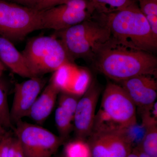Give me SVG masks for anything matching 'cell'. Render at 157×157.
Here are the masks:
<instances>
[{"instance_id":"1","label":"cell","mask_w":157,"mask_h":157,"mask_svg":"<svg viewBox=\"0 0 157 157\" xmlns=\"http://www.w3.org/2000/svg\"><path fill=\"white\" fill-rule=\"evenodd\" d=\"M93 61L98 71L119 83L140 75L157 76V59L151 52L117 45L109 39Z\"/></svg>"},{"instance_id":"2","label":"cell","mask_w":157,"mask_h":157,"mask_svg":"<svg viewBox=\"0 0 157 157\" xmlns=\"http://www.w3.org/2000/svg\"><path fill=\"white\" fill-rule=\"evenodd\" d=\"M100 14L108 26L109 40L113 43L150 52L156 49L157 37L137 3L115 12Z\"/></svg>"},{"instance_id":"3","label":"cell","mask_w":157,"mask_h":157,"mask_svg":"<svg viewBox=\"0 0 157 157\" xmlns=\"http://www.w3.org/2000/svg\"><path fill=\"white\" fill-rule=\"evenodd\" d=\"M57 38L62 42L72 63L79 59H94L101 47L110 39V32L101 14L67 29L57 31Z\"/></svg>"},{"instance_id":"4","label":"cell","mask_w":157,"mask_h":157,"mask_svg":"<svg viewBox=\"0 0 157 157\" xmlns=\"http://www.w3.org/2000/svg\"><path fill=\"white\" fill-rule=\"evenodd\" d=\"M21 53L33 76L53 73L63 65L72 63L62 42L55 36L32 38Z\"/></svg>"},{"instance_id":"5","label":"cell","mask_w":157,"mask_h":157,"mask_svg":"<svg viewBox=\"0 0 157 157\" xmlns=\"http://www.w3.org/2000/svg\"><path fill=\"white\" fill-rule=\"evenodd\" d=\"M42 29L40 11L0 0V36L13 43Z\"/></svg>"},{"instance_id":"6","label":"cell","mask_w":157,"mask_h":157,"mask_svg":"<svg viewBox=\"0 0 157 157\" xmlns=\"http://www.w3.org/2000/svg\"><path fill=\"white\" fill-rule=\"evenodd\" d=\"M137 107L119 84L109 82L104 90L98 114L115 128L127 129L137 125Z\"/></svg>"},{"instance_id":"7","label":"cell","mask_w":157,"mask_h":157,"mask_svg":"<svg viewBox=\"0 0 157 157\" xmlns=\"http://www.w3.org/2000/svg\"><path fill=\"white\" fill-rule=\"evenodd\" d=\"M12 130L19 140L25 157H51L66 141L47 129L19 121Z\"/></svg>"},{"instance_id":"8","label":"cell","mask_w":157,"mask_h":157,"mask_svg":"<svg viewBox=\"0 0 157 157\" xmlns=\"http://www.w3.org/2000/svg\"><path fill=\"white\" fill-rule=\"evenodd\" d=\"M40 12L42 29H52L56 32L90 19L95 12L88 0H69Z\"/></svg>"},{"instance_id":"9","label":"cell","mask_w":157,"mask_h":157,"mask_svg":"<svg viewBox=\"0 0 157 157\" xmlns=\"http://www.w3.org/2000/svg\"><path fill=\"white\" fill-rule=\"evenodd\" d=\"M87 141L92 157H127L134 148L126 129L94 128Z\"/></svg>"},{"instance_id":"10","label":"cell","mask_w":157,"mask_h":157,"mask_svg":"<svg viewBox=\"0 0 157 157\" xmlns=\"http://www.w3.org/2000/svg\"><path fill=\"white\" fill-rule=\"evenodd\" d=\"M101 90L95 82L80 99L73 118V131L76 138L86 140L91 134L95 118L96 107Z\"/></svg>"},{"instance_id":"11","label":"cell","mask_w":157,"mask_h":157,"mask_svg":"<svg viewBox=\"0 0 157 157\" xmlns=\"http://www.w3.org/2000/svg\"><path fill=\"white\" fill-rule=\"evenodd\" d=\"M47 80L41 76H35L15 84L10 117L13 125L27 117L39 94L45 86Z\"/></svg>"},{"instance_id":"12","label":"cell","mask_w":157,"mask_h":157,"mask_svg":"<svg viewBox=\"0 0 157 157\" xmlns=\"http://www.w3.org/2000/svg\"><path fill=\"white\" fill-rule=\"evenodd\" d=\"M153 76L140 75L120 82L140 113L152 109L157 98V83Z\"/></svg>"},{"instance_id":"13","label":"cell","mask_w":157,"mask_h":157,"mask_svg":"<svg viewBox=\"0 0 157 157\" xmlns=\"http://www.w3.org/2000/svg\"><path fill=\"white\" fill-rule=\"evenodd\" d=\"M0 59L6 67L21 77H35L29 70L21 52L18 51L13 42L1 36Z\"/></svg>"},{"instance_id":"14","label":"cell","mask_w":157,"mask_h":157,"mask_svg":"<svg viewBox=\"0 0 157 157\" xmlns=\"http://www.w3.org/2000/svg\"><path fill=\"white\" fill-rule=\"evenodd\" d=\"M60 91L50 81L37 98L28 117L39 124H43L52 112Z\"/></svg>"},{"instance_id":"15","label":"cell","mask_w":157,"mask_h":157,"mask_svg":"<svg viewBox=\"0 0 157 157\" xmlns=\"http://www.w3.org/2000/svg\"><path fill=\"white\" fill-rule=\"evenodd\" d=\"M142 125L144 128L143 137L137 146L151 157H157V118L150 112L141 114Z\"/></svg>"},{"instance_id":"16","label":"cell","mask_w":157,"mask_h":157,"mask_svg":"<svg viewBox=\"0 0 157 157\" xmlns=\"http://www.w3.org/2000/svg\"><path fill=\"white\" fill-rule=\"evenodd\" d=\"M77 68L73 63L65 64L53 72L49 81L60 92H67Z\"/></svg>"},{"instance_id":"17","label":"cell","mask_w":157,"mask_h":157,"mask_svg":"<svg viewBox=\"0 0 157 157\" xmlns=\"http://www.w3.org/2000/svg\"><path fill=\"white\" fill-rule=\"evenodd\" d=\"M95 13L107 14L119 11L137 3V0H88Z\"/></svg>"},{"instance_id":"18","label":"cell","mask_w":157,"mask_h":157,"mask_svg":"<svg viewBox=\"0 0 157 157\" xmlns=\"http://www.w3.org/2000/svg\"><path fill=\"white\" fill-rule=\"evenodd\" d=\"M90 74L88 70L78 67L67 93L81 97L91 83Z\"/></svg>"},{"instance_id":"19","label":"cell","mask_w":157,"mask_h":157,"mask_svg":"<svg viewBox=\"0 0 157 157\" xmlns=\"http://www.w3.org/2000/svg\"><path fill=\"white\" fill-rule=\"evenodd\" d=\"M73 117L58 106L55 111V120L59 137L67 140L73 131Z\"/></svg>"},{"instance_id":"20","label":"cell","mask_w":157,"mask_h":157,"mask_svg":"<svg viewBox=\"0 0 157 157\" xmlns=\"http://www.w3.org/2000/svg\"><path fill=\"white\" fill-rule=\"evenodd\" d=\"M63 157H92L87 141L76 138L65 144Z\"/></svg>"},{"instance_id":"21","label":"cell","mask_w":157,"mask_h":157,"mask_svg":"<svg viewBox=\"0 0 157 157\" xmlns=\"http://www.w3.org/2000/svg\"><path fill=\"white\" fill-rule=\"evenodd\" d=\"M141 13L147 20L151 28L157 37V0H137Z\"/></svg>"},{"instance_id":"22","label":"cell","mask_w":157,"mask_h":157,"mask_svg":"<svg viewBox=\"0 0 157 157\" xmlns=\"http://www.w3.org/2000/svg\"><path fill=\"white\" fill-rule=\"evenodd\" d=\"M0 124L6 130L13 128L10 117L6 86L0 80Z\"/></svg>"},{"instance_id":"23","label":"cell","mask_w":157,"mask_h":157,"mask_svg":"<svg viewBox=\"0 0 157 157\" xmlns=\"http://www.w3.org/2000/svg\"><path fill=\"white\" fill-rule=\"evenodd\" d=\"M81 97L67 92L59 94V106L74 117L76 106Z\"/></svg>"},{"instance_id":"24","label":"cell","mask_w":157,"mask_h":157,"mask_svg":"<svg viewBox=\"0 0 157 157\" xmlns=\"http://www.w3.org/2000/svg\"><path fill=\"white\" fill-rule=\"evenodd\" d=\"M8 157H25L20 142L15 136L11 139Z\"/></svg>"},{"instance_id":"25","label":"cell","mask_w":157,"mask_h":157,"mask_svg":"<svg viewBox=\"0 0 157 157\" xmlns=\"http://www.w3.org/2000/svg\"><path fill=\"white\" fill-rule=\"evenodd\" d=\"M69 0H42L36 9L41 11L67 2Z\"/></svg>"},{"instance_id":"26","label":"cell","mask_w":157,"mask_h":157,"mask_svg":"<svg viewBox=\"0 0 157 157\" xmlns=\"http://www.w3.org/2000/svg\"><path fill=\"white\" fill-rule=\"evenodd\" d=\"M21 6L35 9L42 0H6Z\"/></svg>"},{"instance_id":"27","label":"cell","mask_w":157,"mask_h":157,"mask_svg":"<svg viewBox=\"0 0 157 157\" xmlns=\"http://www.w3.org/2000/svg\"><path fill=\"white\" fill-rule=\"evenodd\" d=\"M134 148L135 149V151L137 152L138 157H151L147 154H146V153H145L144 152L142 151L139 148V147L137 146H135V147H134Z\"/></svg>"},{"instance_id":"28","label":"cell","mask_w":157,"mask_h":157,"mask_svg":"<svg viewBox=\"0 0 157 157\" xmlns=\"http://www.w3.org/2000/svg\"><path fill=\"white\" fill-rule=\"evenodd\" d=\"M6 70V66L1 61V59H0V78L2 75L4 71Z\"/></svg>"},{"instance_id":"29","label":"cell","mask_w":157,"mask_h":157,"mask_svg":"<svg viewBox=\"0 0 157 157\" xmlns=\"http://www.w3.org/2000/svg\"><path fill=\"white\" fill-rule=\"evenodd\" d=\"M127 157H138V155L137 154V152L134 148L132 150V151L130 153V154Z\"/></svg>"},{"instance_id":"30","label":"cell","mask_w":157,"mask_h":157,"mask_svg":"<svg viewBox=\"0 0 157 157\" xmlns=\"http://www.w3.org/2000/svg\"><path fill=\"white\" fill-rule=\"evenodd\" d=\"M8 132L7 130L0 124V137H2Z\"/></svg>"},{"instance_id":"31","label":"cell","mask_w":157,"mask_h":157,"mask_svg":"<svg viewBox=\"0 0 157 157\" xmlns=\"http://www.w3.org/2000/svg\"><path fill=\"white\" fill-rule=\"evenodd\" d=\"M0 157H1V153H0Z\"/></svg>"},{"instance_id":"32","label":"cell","mask_w":157,"mask_h":157,"mask_svg":"<svg viewBox=\"0 0 157 157\" xmlns=\"http://www.w3.org/2000/svg\"></svg>"}]
</instances>
